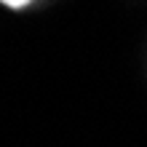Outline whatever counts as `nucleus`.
<instances>
[{
  "mask_svg": "<svg viewBox=\"0 0 147 147\" xmlns=\"http://www.w3.org/2000/svg\"><path fill=\"white\" fill-rule=\"evenodd\" d=\"M5 8H11V11H22V8H27L32 0H0Z\"/></svg>",
  "mask_w": 147,
  "mask_h": 147,
  "instance_id": "f257e3e1",
  "label": "nucleus"
}]
</instances>
